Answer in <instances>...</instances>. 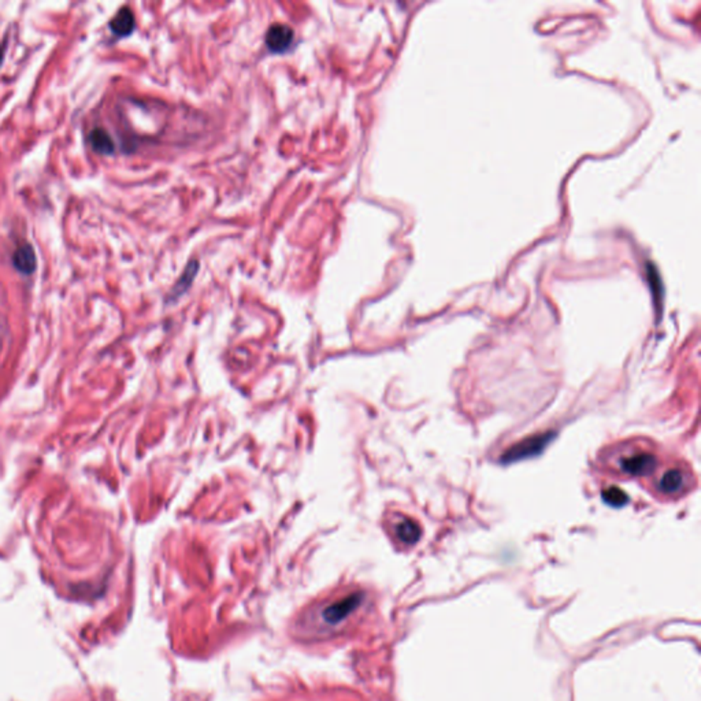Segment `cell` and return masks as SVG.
Returning <instances> with one entry per match:
<instances>
[{
    "label": "cell",
    "instance_id": "cell-6",
    "mask_svg": "<svg viewBox=\"0 0 701 701\" xmlns=\"http://www.w3.org/2000/svg\"><path fill=\"white\" fill-rule=\"evenodd\" d=\"M686 474L680 469H670L667 470L662 478L658 482V489L663 495L667 496H674L678 495L686 486Z\"/></svg>",
    "mask_w": 701,
    "mask_h": 701
},
{
    "label": "cell",
    "instance_id": "cell-13",
    "mask_svg": "<svg viewBox=\"0 0 701 701\" xmlns=\"http://www.w3.org/2000/svg\"><path fill=\"white\" fill-rule=\"evenodd\" d=\"M6 50H7V44H6V43H1V44H0V66H1L3 60H4Z\"/></svg>",
    "mask_w": 701,
    "mask_h": 701
},
{
    "label": "cell",
    "instance_id": "cell-4",
    "mask_svg": "<svg viewBox=\"0 0 701 701\" xmlns=\"http://www.w3.org/2000/svg\"><path fill=\"white\" fill-rule=\"evenodd\" d=\"M294 31L285 23H274L266 33V46L272 53H285L294 43Z\"/></svg>",
    "mask_w": 701,
    "mask_h": 701
},
{
    "label": "cell",
    "instance_id": "cell-9",
    "mask_svg": "<svg viewBox=\"0 0 701 701\" xmlns=\"http://www.w3.org/2000/svg\"><path fill=\"white\" fill-rule=\"evenodd\" d=\"M421 535H422L421 526L412 519L405 518L400 522H397V525H396V535L405 544L411 545V544L418 542L421 538Z\"/></svg>",
    "mask_w": 701,
    "mask_h": 701
},
{
    "label": "cell",
    "instance_id": "cell-7",
    "mask_svg": "<svg viewBox=\"0 0 701 701\" xmlns=\"http://www.w3.org/2000/svg\"><path fill=\"white\" fill-rule=\"evenodd\" d=\"M136 28L134 14L129 7H122L115 17L110 21L111 32L118 37H127L132 35Z\"/></svg>",
    "mask_w": 701,
    "mask_h": 701
},
{
    "label": "cell",
    "instance_id": "cell-12",
    "mask_svg": "<svg viewBox=\"0 0 701 701\" xmlns=\"http://www.w3.org/2000/svg\"><path fill=\"white\" fill-rule=\"evenodd\" d=\"M649 281H651V285H652V289H653V296H655V300L656 303L659 304V309L662 306V299H663V288H662V281H660V277H659V273L656 272V269L649 264Z\"/></svg>",
    "mask_w": 701,
    "mask_h": 701
},
{
    "label": "cell",
    "instance_id": "cell-1",
    "mask_svg": "<svg viewBox=\"0 0 701 701\" xmlns=\"http://www.w3.org/2000/svg\"><path fill=\"white\" fill-rule=\"evenodd\" d=\"M362 601H363V594L355 592L344 597H340L329 604H325L323 609L316 611L318 615L316 624H319L316 626L318 628L333 630L334 628L344 625L348 618L356 614Z\"/></svg>",
    "mask_w": 701,
    "mask_h": 701
},
{
    "label": "cell",
    "instance_id": "cell-10",
    "mask_svg": "<svg viewBox=\"0 0 701 701\" xmlns=\"http://www.w3.org/2000/svg\"><path fill=\"white\" fill-rule=\"evenodd\" d=\"M628 495L618 486H609L603 491V500L611 507H622L628 503Z\"/></svg>",
    "mask_w": 701,
    "mask_h": 701
},
{
    "label": "cell",
    "instance_id": "cell-5",
    "mask_svg": "<svg viewBox=\"0 0 701 701\" xmlns=\"http://www.w3.org/2000/svg\"><path fill=\"white\" fill-rule=\"evenodd\" d=\"M13 264L25 276L33 274L37 269V257L33 247L28 242L19 245L13 255Z\"/></svg>",
    "mask_w": 701,
    "mask_h": 701
},
{
    "label": "cell",
    "instance_id": "cell-3",
    "mask_svg": "<svg viewBox=\"0 0 701 701\" xmlns=\"http://www.w3.org/2000/svg\"><path fill=\"white\" fill-rule=\"evenodd\" d=\"M658 458L648 451H634L619 459V470L630 477H646L655 471Z\"/></svg>",
    "mask_w": 701,
    "mask_h": 701
},
{
    "label": "cell",
    "instance_id": "cell-2",
    "mask_svg": "<svg viewBox=\"0 0 701 701\" xmlns=\"http://www.w3.org/2000/svg\"><path fill=\"white\" fill-rule=\"evenodd\" d=\"M554 439V433H542V434L530 436V437L515 444V445H513L511 448H508L503 454L501 461L505 464H510V463L535 458L537 455H540Z\"/></svg>",
    "mask_w": 701,
    "mask_h": 701
},
{
    "label": "cell",
    "instance_id": "cell-8",
    "mask_svg": "<svg viewBox=\"0 0 701 701\" xmlns=\"http://www.w3.org/2000/svg\"><path fill=\"white\" fill-rule=\"evenodd\" d=\"M90 144L93 151L100 155H111L115 151V144L110 133L103 128H95L90 133Z\"/></svg>",
    "mask_w": 701,
    "mask_h": 701
},
{
    "label": "cell",
    "instance_id": "cell-11",
    "mask_svg": "<svg viewBox=\"0 0 701 701\" xmlns=\"http://www.w3.org/2000/svg\"><path fill=\"white\" fill-rule=\"evenodd\" d=\"M196 272H198V262H196V260H193V262H191V263L188 264V267H186V270H185L183 277L180 278V281L177 282V285H176V288H174V294H176V296L181 295L183 292H185V291L189 288V285L192 284V279L195 277Z\"/></svg>",
    "mask_w": 701,
    "mask_h": 701
}]
</instances>
